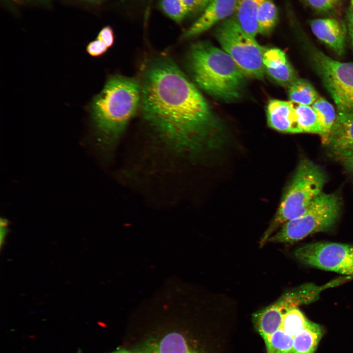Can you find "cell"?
<instances>
[{"instance_id":"obj_1","label":"cell","mask_w":353,"mask_h":353,"mask_svg":"<svg viewBox=\"0 0 353 353\" xmlns=\"http://www.w3.org/2000/svg\"><path fill=\"white\" fill-rule=\"evenodd\" d=\"M143 117L178 152H200L216 144L217 122L203 96L169 57L147 66L141 84Z\"/></svg>"},{"instance_id":"obj_2","label":"cell","mask_w":353,"mask_h":353,"mask_svg":"<svg viewBox=\"0 0 353 353\" xmlns=\"http://www.w3.org/2000/svg\"><path fill=\"white\" fill-rule=\"evenodd\" d=\"M141 101V85L135 78L115 75L93 98L91 110L99 146L109 151L135 115Z\"/></svg>"},{"instance_id":"obj_3","label":"cell","mask_w":353,"mask_h":353,"mask_svg":"<svg viewBox=\"0 0 353 353\" xmlns=\"http://www.w3.org/2000/svg\"><path fill=\"white\" fill-rule=\"evenodd\" d=\"M194 81L209 95L226 101L239 98L245 85V74L232 58L207 41L190 47L187 58Z\"/></svg>"},{"instance_id":"obj_4","label":"cell","mask_w":353,"mask_h":353,"mask_svg":"<svg viewBox=\"0 0 353 353\" xmlns=\"http://www.w3.org/2000/svg\"><path fill=\"white\" fill-rule=\"evenodd\" d=\"M326 181L324 172L307 159L299 163L277 210L259 242L263 247L284 223L302 215L322 192Z\"/></svg>"},{"instance_id":"obj_5","label":"cell","mask_w":353,"mask_h":353,"mask_svg":"<svg viewBox=\"0 0 353 353\" xmlns=\"http://www.w3.org/2000/svg\"><path fill=\"white\" fill-rule=\"evenodd\" d=\"M340 211L338 197L322 192L302 215L284 223L267 243H293L315 232L326 231L336 223Z\"/></svg>"},{"instance_id":"obj_6","label":"cell","mask_w":353,"mask_h":353,"mask_svg":"<svg viewBox=\"0 0 353 353\" xmlns=\"http://www.w3.org/2000/svg\"><path fill=\"white\" fill-rule=\"evenodd\" d=\"M214 34L223 50L245 76L263 78L264 50L255 38L241 28L234 17H230L218 24Z\"/></svg>"},{"instance_id":"obj_7","label":"cell","mask_w":353,"mask_h":353,"mask_svg":"<svg viewBox=\"0 0 353 353\" xmlns=\"http://www.w3.org/2000/svg\"><path fill=\"white\" fill-rule=\"evenodd\" d=\"M311 58L337 111L353 113V63L334 60L319 50L312 51Z\"/></svg>"},{"instance_id":"obj_8","label":"cell","mask_w":353,"mask_h":353,"mask_svg":"<svg viewBox=\"0 0 353 353\" xmlns=\"http://www.w3.org/2000/svg\"><path fill=\"white\" fill-rule=\"evenodd\" d=\"M296 258L305 265L353 277V246L317 242L297 249Z\"/></svg>"},{"instance_id":"obj_9","label":"cell","mask_w":353,"mask_h":353,"mask_svg":"<svg viewBox=\"0 0 353 353\" xmlns=\"http://www.w3.org/2000/svg\"><path fill=\"white\" fill-rule=\"evenodd\" d=\"M236 0H211L200 17L184 33V39L206 31L235 13Z\"/></svg>"},{"instance_id":"obj_10","label":"cell","mask_w":353,"mask_h":353,"mask_svg":"<svg viewBox=\"0 0 353 353\" xmlns=\"http://www.w3.org/2000/svg\"><path fill=\"white\" fill-rule=\"evenodd\" d=\"M267 116L268 125L274 129L284 133L302 132L291 101L270 100L267 107Z\"/></svg>"},{"instance_id":"obj_11","label":"cell","mask_w":353,"mask_h":353,"mask_svg":"<svg viewBox=\"0 0 353 353\" xmlns=\"http://www.w3.org/2000/svg\"><path fill=\"white\" fill-rule=\"evenodd\" d=\"M326 144L337 156L353 149V113L338 111Z\"/></svg>"},{"instance_id":"obj_12","label":"cell","mask_w":353,"mask_h":353,"mask_svg":"<svg viewBox=\"0 0 353 353\" xmlns=\"http://www.w3.org/2000/svg\"><path fill=\"white\" fill-rule=\"evenodd\" d=\"M312 32L339 55L344 52L346 31L344 26L333 18L318 19L310 22Z\"/></svg>"},{"instance_id":"obj_13","label":"cell","mask_w":353,"mask_h":353,"mask_svg":"<svg viewBox=\"0 0 353 353\" xmlns=\"http://www.w3.org/2000/svg\"><path fill=\"white\" fill-rule=\"evenodd\" d=\"M263 64L270 77L282 86L288 87L298 78L286 54L279 49L271 48L264 50Z\"/></svg>"},{"instance_id":"obj_14","label":"cell","mask_w":353,"mask_h":353,"mask_svg":"<svg viewBox=\"0 0 353 353\" xmlns=\"http://www.w3.org/2000/svg\"><path fill=\"white\" fill-rule=\"evenodd\" d=\"M285 312L284 308L277 301L253 315L252 320L255 328L265 343L280 328L283 315Z\"/></svg>"},{"instance_id":"obj_15","label":"cell","mask_w":353,"mask_h":353,"mask_svg":"<svg viewBox=\"0 0 353 353\" xmlns=\"http://www.w3.org/2000/svg\"><path fill=\"white\" fill-rule=\"evenodd\" d=\"M136 353H198L191 348L181 334L171 332L161 338L146 343Z\"/></svg>"},{"instance_id":"obj_16","label":"cell","mask_w":353,"mask_h":353,"mask_svg":"<svg viewBox=\"0 0 353 353\" xmlns=\"http://www.w3.org/2000/svg\"><path fill=\"white\" fill-rule=\"evenodd\" d=\"M336 282L325 286H317L313 284H305L282 295L278 299L287 310L297 307L301 304H306L317 299L320 292L332 286Z\"/></svg>"},{"instance_id":"obj_17","label":"cell","mask_w":353,"mask_h":353,"mask_svg":"<svg viewBox=\"0 0 353 353\" xmlns=\"http://www.w3.org/2000/svg\"><path fill=\"white\" fill-rule=\"evenodd\" d=\"M258 0H236L234 18L241 28L255 38L258 34L257 13Z\"/></svg>"},{"instance_id":"obj_18","label":"cell","mask_w":353,"mask_h":353,"mask_svg":"<svg viewBox=\"0 0 353 353\" xmlns=\"http://www.w3.org/2000/svg\"><path fill=\"white\" fill-rule=\"evenodd\" d=\"M322 335L321 326L309 321L294 337L292 353H314Z\"/></svg>"},{"instance_id":"obj_19","label":"cell","mask_w":353,"mask_h":353,"mask_svg":"<svg viewBox=\"0 0 353 353\" xmlns=\"http://www.w3.org/2000/svg\"><path fill=\"white\" fill-rule=\"evenodd\" d=\"M278 13L275 0H258L257 22L258 33L269 34L276 27Z\"/></svg>"},{"instance_id":"obj_20","label":"cell","mask_w":353,"mask_h":353,"mask_svg":"<svg viewBox=\"0 0 353 353\" xmlns=\"http://www.w3.org/2000/svg\"><path fill=\"white\" fill-rule=\"evenodd\" d=\"M288 95L290 101L306 105H312L320 98L311 83L302 78H297L288 86Z\"/></svg>"},{"instance_id":"obj_21","label":"cell","mask_w":353,"mask_h":353,"mask_svg":"<svg viewBox=\"0 0 353 353\" xmlns=\"http://www.w3.org/2000/svg\"><path fill=\"white\" fill-rule=\"evenodd\" d=\"M293 103L302 132L319 134L322 136L324 131L311 105Z\"/></svg>"},{"instance_id":"obj_22","label":"cell","mask_w":353,"mask_h":353,"mask_svg":"<svg viewBox=\"0 0 353 353\" xmlns=\"http://www.w3.org/2000/svg\"><path fill=\"white\" fill-rule=\"evenodd\" d=\"M311 106L314 110L323 128L324 134L322 138L323 142L326 143L337 114L333 105L321 97L318 99Z\"/></svg>"},{"instance_id":"obj_23","label":"cell","mask_w":353,"mask_h":353,"mask_svg":"<svg viewBox=\"0 0 353 353\" xmlns=\"http://www.w3.org/2000/svg\"><path fill=\"white\" fill-rule=\"evenodd\" d=\"M308 321L297 307H294L284 313L279 328L294 337L306 327Z\"/></svg>"},{"instance_id":"obj_24","label":"cell","mask_w":353,"mask_h":353,"mask_svg":"<svg viewBox=\"0 0 353 353\" xmlns=\"http://www.w3.org/2000/svg\"><path fill=\"white\" fill-rule=\"evenodd\" d=\"M294 337L279 328L265 343L267 353H292Z\"/></svg>"},{"instance_id":"obj_25","label":"cell","mask_w":353,"mask_h":353,"mask_svg":"<svg viewBox=\"0 0 353 353\" xmlns=\"http://www.w3.org/2000/svg\"><path fill=\"white\" fill-rule=\"evenodd\" d=\"M160 4L164 13L176 22H181L188 16L183 0H160Z\"/></svg>"},{"instance_id":"obj_26","label":"cell","mask_w":353,"mask_h":353,"mask_svg":"<svg viewBox=\"0 0 353 353\" xmlns=\"http://www.w3.org/2000/svg\"><path fill=\"white\" fill-rule=\"evenodd\" d=\"M187 8L188 16L202 13L211 0H183Z\"/></svg>"},{"instance_id":"obj_27","label":"cell","mask_w":353,"mask_h":353,"mask_svg":"<svg viewBox=\"0 0 353 353\" xmlns=\"http://www.w3.org/2000/svg\"><path fill=\"white\" fill-rule=\"evenodd\" d=\"M314 9L327 11L334 8L340 0H305Z\"/></svg>"},{"instance_id":"obj_28","label":"cell","mask_w":353,"mask_h":353,"mask_svg":"<svg viewBox=\"0 0 353 353\" xmlns=\"http://www.w3.org/2000/svg\"><path fill=\"white\" fill-rule=\"evenodd\" d=\"M108 48L102 42L96 39L90 42L87 45L86 50L91 56L99 57L104 54Z\"/></svg>"},{"instance_id":"obj_29","label":"cell","mask_w":353,"mask_h":353,"mask_svg":"<svg viewBox=\"0 0 353 353\" xmlns=\"http://www.w3.org/2000/svg\"><path fill=\"white\" fill-rule=\"evenodd\" d=\"M97 39L102 42L108 48L111 47L114 42V32L109 26L104 27L100 31Z\"/></svg>"},{"instance_id":"obj_30","label":"cell","mask_w":353,"mask_h":353,"mask_svg":"<svg viewBox=\"0 0 353 353\" xmlns=\"http://www.w3.org/2000/svg\"><path fill=\"white\" fill-rule=\"evenodd\" d=\"M345 166L353 172V149L337 156Z\"/></svg>"},{"instance_id":"obj_31","label":"cell","mask_w":353,"mask_h":353,"mask_svg":"<svg viewBox=\"0 0 353 353\" xmlns=\"http://www.w3.org/2000/svg\"><path fill=\"white\" fill-rule=\"evenodd\" d=\"M348 25L349 32L353 46V8H352L348 13Z\"/></svg>"},{"instance_id":"obj_32","label":"cell","mask_w":353,"mask_h":353,"mask_svg":"<svg viewBox=\"0 0 353 353\" xmlns=\"http://www.w3.org/2000/svg\"><path fill=\"white\" fill-rule=\"evenodd\" d=\"M86 1L91 2V3H99L101 2L102 0H85Z\"/></svg>"},{"instance_id":"obj_33","label":"cell","mask_w":353,"mask_h":353,"mask_svg":"<svg viewBox=\"0 0 353 353\" xmlns=\"http://www.w3.org/2000/svg\"><path fill=\"white\" fill-rule=\"evenodd\" d=\"M113 353H131L130 352L127 351H120L114 352Z\"/></svg>"},{"instance_id":"obj_34","label":"cell","mask_w":353,"mask_h":353,"mask_svg":"<svg viewBox=\"0 0 353 353\" xmlns=\"http://www.w3.org/2000/svg\"><path fill=\"white\" fill-rule=\"evenodd\" d=\"M352 8H353V0H351Z\"/></svg>"}]
</instances>
